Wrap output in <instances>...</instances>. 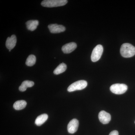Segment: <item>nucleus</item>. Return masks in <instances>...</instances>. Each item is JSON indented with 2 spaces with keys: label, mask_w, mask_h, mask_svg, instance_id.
Here are the masks:
<instances>
[{
  "label": "nucleus",
  "mask_w": 135,
  "mask_h": 135,
  "mask_svg": "<svg viewBox=\"0 0 135 135\" xmlns=\"http://www.w3.org/2000/svg\"><path fill=\"white\" fill-rule=\"evenodd\" d=\"M120 53L123 57H132L135 55V47L130 44H123L121 47Z\"/></svg>",
  "instance_id": "1"
},
{
  "label": "nucleus",
  "mask_w": 135,
  "mask_h": 135,
  "mask_svg": "<svg viewBox=\"0 0 135 135\" xmlns=\"http://www.w3.org/2000/svg\"><path fill=\"white\" fill-rule=\"evenodd\" d=\"M68 2L67 0H45L42 2L41 5L46 7H55L64 6Z\"/></svg>",
  "instance_id": "2"
},
{
  "label": "nucleus",
  "mask_w": 135,
  "mask_h": 135,
  "mask_svg": "<svg viewBox=\"0 0 135 135\" xmlns=\"http://www.w3.org/2000/svg\"><path fill=\"white\" fill-rule=\"evenodd\" d=\"M88 85L86 81L80 80L73 83L68 88L67 90L69 92H73L75 90H81L86 88Z\"/></svg>",
  "instance_id": "3"
},
{
  "label": "nucleus",
  "mask_w": 135,
  "mask_h": 135,
  "mask_svg": "<svg viewBox=\"0 0 135 135\" xmlns=\"http://www.w3.org/2000/svg\"><path fill=\"white\" fill-rule=\"evenodd\" d=\"M128 86L124 84L117 83L113 84L110 87L111 92L117 95H120L124 94L127 91Z\"/></svg>",
  "instance_id": "4"
},
{
  "label": "nucleus",
  "mask_w": 135,
  "mask_h": 135,
  "mask_svg": "<svg viewBox=\"0 0 135 135\" xmlns=\"http://www.w3.org/2000/svg\"><path fill=\"white\" fill-rule=\"evenodd\" d=\"M103 51V47L102 45L99 44L94 48L91 56V60L93 62H96L101 57Z\"/></svg>",
  "instance_id": "5"
},
{
  "label": "nucleus",
  "mask_w": 135,
  "mask_h": 135,
  "mask_svg": "<svg viewBox=\"0 0 135 135\" xmlns=\"http://www.w3.org/2000/svg\"><path fill=\"white\" fill-rule=\"evenodd\" d=\"M48 28L50 32L53 33L62 32H64L66 30L65 27L64 26L57 24L49 25Z\"/></svg>",
  "instance_id": "6"
},
{
  "label": "nucleus",
  "mask_w": 135,
  "mask_h": 135,
  "mask_svg": "<svg viewBox=\"0 0 135 135\" xmlns=\"http://www.w3.org/2000/svg\"><path fill=\"white\" fill-rule=\"evenodd\" d=\"M79 126V121L77 119H73L68 125V131L70 134H73L77 131Z\"/></svg>",
  "instance_id": "7"
},
{
  "label": "nucleus",
  "mask_w": 135,
  "mask_h": 135,
  "mask_svg": "<svg viewBox=\"0 0 135 135\" xmlns=\"http://www.w3.org/2000/svg\"><path fill=\"white\" fill-rule=\"evenodd\" d=\"M98 118L100 122L104 124H107L111 120V115L104 111H101L99 112Z\"/></svg>",
  "instance_id": "8"
},
{
  "label": "nucleus",
  "mask_w": 135,
  "mask_h": 135,
  "mask_svg": "<svg viewBox=\"0 0 135 135\" xmlns=\"http://www.w3.org/2000/svg\"><path fill=\"white\" fill-rule=\"evenodd\" d=\"M77 47V44L75 42H70L63 46L62 47V50L64 53L68 54L74 51Z\"/></svg>",
  "instance_id": "9"
},
{
  "label": "nucleus",
  "mask_w": 135,
  "mask_h": 135,
  "mask_svg": "<svg viewBox=\"0 0 135 135\" xmlns=\"http://www.w3.org/2000/svg\"><path fill=\"white\" fill-rule=\"evenodd\" d=\"M17 43L16 36L13 35L10 37H8L6 42V46L9 50L12 49L16 46Z\"/></svg>",
  "instance_id": "10"
},
{
  "label": "nucleus",
  "mask_w": 135,
  "mask_h": 135,
  "mask_svg": "<svg viewBox=\"0 0 135 135\" xmlns=\"http://www.w3.org/2000/svg\"><path fill=\"white\" fill-rule=\"evenodd\" d=\"M39 22L37 20H31L26 22V27L27 29L33 31L37 28Z\"/></svg>",
  "instance_id": "11"
},
{
  "label": "nucleus",
  "mask_w": 135,
  "mask_h": 135,
  "mask_svg": "<svg viewBox=\"0 0 135 135\" xmlns=\"http://www.w3.org/2000/svg\"><path fill=\"white\" fill-rule=\"evenodd\" d=\"M34 84V83L32 81L29 80H25L22 83V84L19 87L20 91L24 92L26 90L27 88L32 87Z\"/></svg>",
  "instance_id": "12"
},
{
  "label": "nucleus",
  "mask_w": 135,
  "mask_h": 135,
  "mask_svg": "<svg viewBox=\"0 0 135 135\" xmlns=\"http://www.w3.org/2000/svg\"><path fill=\"white\" fill-rule=\"evenodd\" d=\"M48 116L46 114H43L37 117L35 121V124L37 126H41L47 120Z\"/></svg>",
  "instance_id": "13"
},
{
  "label": "nucleus",
  "mask_w": 135,
  "mask_h": 135,
  "mask_svg": "<svg viewBox=\"0 0 135 135\" xmlns=\"http://www.w3.org/2000/svg\"><path fill=\"white\" fill-rule=\"evenodd\" d=\"M26 105V101L24 100H19L15 102L13 105V107L15 110H19L24 109Z\"/></svg>",
  "instance_id": "14"
},
{
  "label": "nucleus",
  "mask_w": 135,
  "mask_h": 135,
  "mask_svg": "<svg viewBox=\"0 0 135 135\" xmlns=\"http://www.w3.org/2000/svg\"><path fill=\"white\" fill-rule=\"evenodd\" d=\"M67 66L64 63H62L60 64L57 66V67L53 71L54 74L56 75H58L64 72L66 70Z\"/></svg>",
  "instance_id": "15"
},
{
  "label": "nucleus",
  "mask_w": 135,
  "mask_h": 135,
  "mask_svg": "<svg viewBox=\"0 0 135 135\" xmlns=\"http://www.w3.org/2000/svg\"><path fill=\"white\" fill-rule=\"evenodd\" d=\"M36 58L34 55H30L27 59L26 64L29 66H32L35 64L36 63Z\"/></svg>",
  "instance_id": "16"
},
{
  "label": "nucleus",
  "mask_w": 135,
  "mask_h": 135,
  "mask_svg": "<svg viewBox=\"0 0 135 135\" xmlns=\"http://www.w3.org/2000/svg\"><path fill=\"white\" fill-rule=\"evenodd\" d=\"M109 135H119V133L117 131L114 130L112 131Z\"/></svg>",
  "instance_id": "17"
},
{
  "label": "nucleus",
  "mask_w": 135,
  "mask_h": 135,
  "mask_svg": "<svg viewBox=\"0 0 135 135\" xmlns=\"http://www.w3.org/2000/svg\"><path fill=\"white\" fill-rule=\"evenodd\" d=\"M9 51L10 52V51H11V50H9Z\"/></svg>",
  "instance_id": "18"
},
{
  "label": "nucleus",
  "mask_w": 135,
  "mask_h": 135,
  "mask_svg": "<svg viewBox=\"0 0 135 135\" xmlns=\"http://www.w3.org/2000/svg\"></svg>",
  "instance_id": "19"
}]
</instances>
